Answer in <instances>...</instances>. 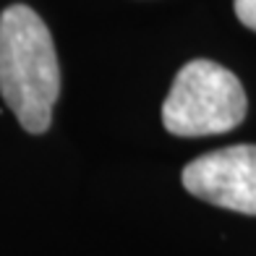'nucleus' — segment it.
<instances>
[{
    "instance_id": "nucleus-1",
    "label": "nucleus",
    "mask_w": 256,
    "mask_h": 256,
    "mask_svg": "<svg viewBox=\"0 0 256 256\" xmlns=\"http://www.w3.org/2000/svg\"><path fill=\"white\" fill-rule=\"evenodd\" d=\"M0 94L29 134H44L60 94V68L50 29L29 6L0 14Z\"/></svg>"
},
{
    "instance_id": "nucleus-2",
    "label": "nucleus",
    "mask_w": 256,
    "mask_h": 256,
    "mask_svg": "<svg viewBox=\"0 0 256 256\" xmlns=\"http://www.w3.org/2000/svg\"><path fill=\"white\" fill-rule=\"evenodd\" d=\"M248 102L236 74L206 58L186 63L162 104V123L172 136H214L246 118Z\"/></svg>"
},
{
    "instance_id": "nucleus-3",
    "label": "nucleus",
    "mask_w": 256,
    "mask_h": 256,
    "mask_svg": "<svg viewBox=\"0 0 256 256\" xmlns=\"http://www.w3.org/2000/svg\"><path fill=\"white\" fill-rule=\"evenodd\" d=\"M183 188L206 204L256 214V146L236 144L183 168Z\"/></svg>"
},
{
    "instance_id": "nucleus-4",
    "label": "nucleus",
    "mask_w": 256,
    "mask_h": 256,
    "mask_svg": "<svg viewBox=\"0 0 256 256\" xmlns=\"http://www.w3.org/2000/svg\"><path fill=\"white\" fill-rule=\"evenodd\" d=\"M236 16L243 26L256 32V0H236Z\"/></svg>"
}]
</instances>
